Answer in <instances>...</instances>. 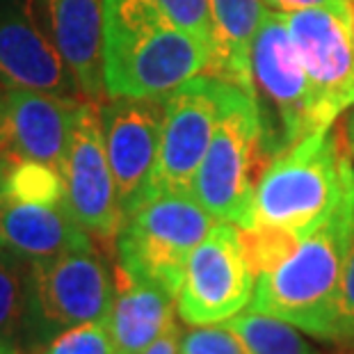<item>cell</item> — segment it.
<instances>
[{
  "label": "cell",
  "mask_w": 354,
  "mask_h": 354,
  "mask_svg": "<svg viewBox=\"0 0 354 354\" xmlns=\"http://www.w3.org/2000/svg\"><path fill=\"white\" fill-rule=\"evenodd\" d=\"M208 69V50L160 0H103V78L108 99H165Z\"/></svg>",
  "instance_id": "6da1fadb"
},
{
  "label": "cell",
  "mask_w": 354,
  "mask_h": 354,
  "mask_svg": "<svg viewBox=\"0 0 354 354\" xmlns=\"http://www.w3.org/2000/svg\"><path fill=\"white\" fill-rule=\"evenodd\" d=\"M354 243V185L288 259L256 277L250 311L281 318L320 341H331L338 288Z\"/></svg>",
  "instance_id": "7a4b0ae2"
},
{
  "label": "cell",
  "mask_w": 354,
  "mask_h": 354,
  "mask_svg": "<svg viewBox=\"0 0 354 354\" xmlns=\"http://www.w3.org/2000/svg\"><path fill=\"white\" fill-rule=\"evenodd\" d=\"M352 185L354 160L343 133L334 126L315 131L263 171L254 197V227H277L306 238Z\"/></svg>",
  "instance_id": "3957f363"
},
{
  "label": "cell",
  "mask_w": 354,
  "mask_h": 354,
  "mask_svg": "<svg viewBox=\"0 0 354 354\" xmlns=\"http://www.w3.org/2000/svg\"><path fill=\"white\" fill-rule=\"evenodd\" d=\"M270 162L259 105L250 92L236 87L190 192L217 222L252 229L256 187Z\"/></svg>",
  "instance_id": "277c9868"
},
{
  "label": "cell",
  "mask_w": 354,
  "mask_h": 354,
  "mask_svg": "<svg viewBox=\"0 0 354 354\" xmlns=\"http://www.w3.org/2000/svg\"><path fill=\"white\" fill-rule=\"evenodd\" d=\"M215 224L192 192H151L124 217L115 243L117 266L176 297L187 259Z\"/></svg>",
  "instance_id": "5b68a950"
},
{
  "label": "cell",
  "mask_w": 354,
  "mask_h": 354,
  "mask_svg": "<svg viewBox=\"0 0 354 354\" xmlns=\"http://www.w3.org/2000/svg\"><path fill=\"white\" fill-rule=\"evenodd\" d=\"M250 94L259 105L272 160L315 133L306 69L283 17L272 10H268L252 46Z\"/></svg>",
  "instance_id": "8992f818"
},
{
  "label": "cell",
  "mask_w": 354,
  "mask_h": 354,
  "mask_svg": "<svg viewBox=\"0 0 354 354\" xmlns=\"http://www.w3.org/2000/svg\"><path fill=\"white\" fill-rule=\"evenodd\" d=\"M112 295L115 281L94 247L35 261L21 354L35 352L69 327L103 320L110 311Z\"/></svg>",
  "instance_id": "52a82bcc"
},
{
  "label": "cell",
  "mask_w": 354,
  "mask_h": 354,
  "mask_svg": "<svg viewBox=\"0 0 354 354\" xmlns=\"http://www.w3.org/2000/svg\"><path fill=\"white\" fill-rule=\"evenodd\" d=\"M281 17L311 85L315 131L334 126L354 105V3L341 0Z\"/></svg>",
  "instance_id": "ba28073f"
},
{
  "label": "cell",
  "mask_w": 354,
  "mask_h": 354,
  "mask_svg": "<svg viewBox=\"0 0 354 354\" xmlns=\"http://www.w3.org/2000/svg\"><path fill=\"white\" fill-rule=\"evenodd\" d=\"M256 274L236 224L217 222L190 254L176 311L190 327L220 325L252 304Z\"/></svg>",
  "instance_id": "9c48e42d"
},
{
  "label": "cell",
  "mask_w": 354,
  "mask_h": 354,
  "mask_svg": "<svg viewBox=\"0 0 354 354\" xmlns=\"http://www.w3.org/2000/svg\"><path fill=\"white\" fill-rule=\"evenodd\" d=\"M236 87L229 80L199 73L165 96L160 156L151 192H190L192 178Z\"/></svg>",
  "instance_id": "30bf717a"
},
{
  "label": "cell",
  "mask_w": 354,
  "mask_h": 354,
  "mask_svg": "<svg viewBox=\"0 0 354 354\" xmlns=\"http://www.w3.org/2000/svg\"><path fill=\"white\" fill-rule=\"evenodd\" d=\"M59 174L64 180L66 206L76 222L92 238L115 245L124 224V213L105 151L99 103L82 101Z\"/></svg>",
  "instance_id": "8fae6325"
},
{
  "label": "cell",
  "mask_w": 354,
  "mask_h": 354,
  "mask_svg": "<svg viewBox=\"0 0 354 354\" xmlns=\"http://www.w3.org/2000/svg\"><path fill=\"white\" fill-rule=\"evenodd\" d=\"M105 151L124 217L149 194L160 156L165 99L117 96L99 103Z\"/></svg>",
  "instance_id": "7c38bea8"
},
{
  "label": "cell",
  "mask_w": 354,
  "mask_h": 354,
  "mask_svg": "<svg viewBox=\"0 0 354 354\" xmlns=\"http://www.w3.org/2000/svg\"><path fill=\"white\" fill-rule=\"evenodd\" d=\"M0 85L82 99L35 0H0Z\"/></svg>",
  "instance_id": "4fadbf2b"
},
{
  "label": "cell",
  "mask_w": 354,
  "mask_h": 354,
  "mask_svg": "<svg viewBox=\"0 0 354 354\" xmlns=\"http://www.w3.org/2000/svg\"><path fill=\"white\" fill-rule=\"evenodd\" d=\"M82 101L32 89L0 94V156L7 165L44 162L59 169Z\"/></svg>",
  "instance_id": "5bb4252c"
},
{
  "label": "cell",
  "mask_w": 354,
  "mask_h": 354,
  "mask_svg": "<svg viewBox=\"0 0 354 354\" xmlns=\"http://www.w3.org/2000/svg\"><path fill=\"white\" fill-rule=\"evenodd\" d=\"M0 247L35 263L94 245L66 201L37 203L0 192Z\"/></svg>",
  "instance_id": "9a60e30c"
},
{
  "label": "cell",
  "mask_w": 354,
  "mask_h": 354,
  "mask_svg": "<svg viewBox=\"0 0 354 354\" xmlns=\"http://www.w3.org/2000/svg\"><path fill=\"white\" fill-rule=\"evenodd\" d=\"M46 17L82 99L103 103V0H46Z\"/></svg>",
  "instance_id": "2e32d148"
},
{
  "label": "cell",
  "mask_w": 354,
  "mask_h": 354,
  "mask_svg": "<svg viewBox=\"0 0 354 354\" xmlns=\"http://www.w3.org/2000/svg\"><path fill=\"white\" fill-rule=\"evenodd\" d=\"M176 297L162 286L131 277L117 266L115 295L105 315L117 354H145L174 325Z\"/></svg>",
  "instance_id": "e0dca14e"
},
{
  "label": "cell",
  "mask_w": 354,
  "mask_h": 354,
  "mask_svg": "<svg viewBox=\"0 0 354 354\" xmlns=\"http://www.w3.org/2000/svg\"><path fill=\"white\" fill-rule=\"evenodd\" d=\"M268 14L263 0H210V50L206 73L250 92L256 32Z\"/></svg>",
  "instance_id": "ac0fdd59"
},
{
  "label": "cell",
  "mask_w": 354,
  "mask_h": 354,
  "mask_svg": "<svg viewBox=\"0 0 354 354\" xmlns=\"http://www.w3.org/2000/svg\"><path fill=\"white\" fill-rule=\"evenodd\" d=\"M32 263L0 247V345L24 352Z\"/></svg>",
  "instance_id": "d6986e66"
},
{
  "label": "cell",
  "mask_w": 354,
  "mask_h": 354,
  "mask_svg": "<svg viewBox=\"0 0 354 354\" xmlns=\"http://www.w3.org/2000/svg\"><path fill=\"white\" fill-rule=\"evenodd\" d=\"M227 325L236 331L250 354H320L304 341L295 325L274 315L250 311L238 313Z\"/></svg>",
  "instance_id": "ffe728a7"
},
{
  "label": "cell",
  "mask_w": 354,
  "mask_h": 354,
  "mask_svg": "<svg viewBox=\"0 0 354 354\" xmlns=\"http://www.w3.org/2000/svg\"><path fill=\"white\" fill-rule=\"evenodd\" d=\"M0 192L37 203H64V180L59 169L44 162H17L7 167Z\"/></svg>",
  "instance_id": "44dd1931"
},
{
  "label": "cell",
  "mask_w": 354,
  "mask_h": 354,
  "mask_svg": "<svg viewBox=\"0 0 354 354\" xmlns=\"http://www.w3.org/2000/svg\"><path fill=\"white\" fill-rule=\"evenodd\" d=\"M245 254L250 259V266L254 274L259 277L268 270L277 268L283 259L295 252V247L302 243L295 233L277 229V227H254V229H240Z\"/></svg>",
  "instance_id": "7402d4cb"
},
{
  "label": "cell",
  "mask_w": 354,
  "mask_h": 354,
  "mask_svg": "<svg viewBox=\"0 0 354 354\" xmlns=\"http://www.w3.org/2000/svg\"><path fill=\"white\" fill-rule=\"evenodd\" d=\"M30 354H117V348L103 318L59 331Z\"/></svg>",
  "instance_id": "603a6c76"
},
{
  "label": "cell",
  "mask_w": 354,
  "mask_h": 354,
  "mask_svg": "<svg viewBox=\"0 0 354 354\" xmlns=\"http://www.w3.org/2000/svg\"><path fill=\"white\" fill-rule=\"evenodd\" d=\"M178 354H250L227 322L201 325L180 334Z\"/></svg>",
  "instance_id": "cb8c5ba5"
},
{
  "label": "cell",
  "mask_w": 354,
  "mask_h": 354,
  "mask_svg": "<svg viewBox=\"0 0 354 354\" xmlns=\"http://www.w3.org/2000/svg\"><path fill=\"white\" fill-rule=\"evenodd\" d=\"M331 343L350 345L354 343V243L345 263L341 288H338L334 325H331Z\"/></svg>",
  "instance_id": "d4e9b609"
},
{
  "label": "cell",
  "mask_w": 354,
  "mask_h": 354,
  "mask_svg": "<svg viewBox=\"0 0 354 354\" xmlns=\"http://www.w3.org/2000/svg\"><path fill=\"white\" fill-rule=\"evenodd\" d=\"M176 24L210 50V0H160Z\"/></svg>",
  "instance_id": "484cf974"
},
{
  "label": "cell",
  "mask_w": 354,
  "mask_h": 354,
  "mask_svg": "<svg viewBox=\"0 0 354 354\" xmlns=\"http://www.w3.org/2000/svg\"><path fill=\"white\" fill-rule=\"evenodd\" d=\"M263 3H266V5H268V10H272V12L290 14V12L308 10V7L334 5V3H341V0H263Z\"/></svg>",
  "instance_id": "4316f807"
},
{
  "label": "cell",
  "mask_w": 354,
  "mask_h": 354,
  "mask_svg": "<svg viewBox=\"0 0 354 354\" xmlns=\"http://www.w3.org/2000/svg\"><path fill=\"white\" fill-rule=\"evenodd\" d=\"M180 334H183V331H180V327L174 322V325H171L167 331H165V334L158 338V341L145 354H178Z\"/></svg>",
  "instance_id": "83f0119b"
},
{
  "label": "cell",
  "mask_w": 354,
  "mask_h": 354,
  "mask_svg": "<svg viewBox=\"0 0 354 354\" xmlns=\"http://www.w3.org/2000/svg\"><path fill=\"white\" fill-rule=\"evenodd\" d=\"M343 140H345V147H348V151L354 160V105L350 110L348 119H345V128H343Z\"/></svg>",
  "instance_id": "f1b7e54d"
},
{
  "label": "cell",
  "mask_w": 354,
  "mask_h": 354,
  "mask_svg": "<svg viewBox=\"0 0 354 354\" xmlns=\"http://www.w3.org/2000/svg\"><path fill=\"white\" fill-rule=\"evenodd\" d=\"M7 167H10V165H7V162L3 160V156H0V185H3V178H5V174H7Z\"/></svg>",
  "instance_id": "f546056e"
},
{
  "label": "cell",
  "mask_w": 354,
  "mask_h": 354,
  "mask_svg": "<svg viewBox=\"0 0 354 354\" xmlns=\"http://www.w3.org/2000/svg\"><path fill=\"white\" fill-rule=\"evenodd\" d=\"M0 354H17V352L10 350V348H5V345H0Z\"/></svg>",
  "instance_id": "4dcf8cb0"
},
{
  "label": "cell",
  "mask_w": 354,
  "mask_h": 354,
  "mask_svg": "<svg viewBox=\"0 0 354 354\" xmlns=\"http://www.w3.org/2000/svg\"><path fill=\"white\" fill-rule=\"evenodd\" d=\"M341 354H354V350H350V348H343V352Z\"/></svg>",
  "instance_id": "1f68e13d"
},
{
  "label": "cell",
  "mask_w": 354,
  "mask_h": 354,
  "mask_svg": "<svg viewBox=\"0 0 354 354\" xmlns=\"http://www.w3.org/2000/svg\"><path fill=\"white\" fill-rule=\"evenodd\" d=\"M343 348H350V350H354V343H350V345H343Z\"/></svg>",
  "instance_id": "d6a6232c"
},
{
  "label": "cell",
  "mask_w": 354,
  "mask_h": 354,
  "mask_svg": "<svg viewBox=\"0 0 354 354\" xmlns=\"http://www.w3.org/2000/svg\"><path fill=\"white\" fill-rule=\"evenodd\" d=\"M0 94H3V85H0Z\"/></svg>",
  "instance_id": "836d02e7"
}]
</instances>
